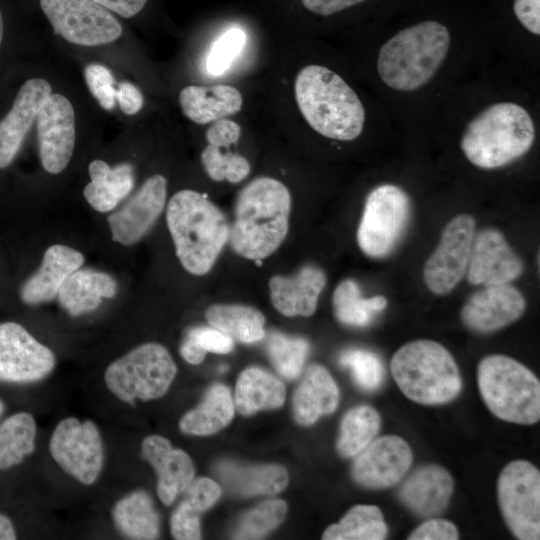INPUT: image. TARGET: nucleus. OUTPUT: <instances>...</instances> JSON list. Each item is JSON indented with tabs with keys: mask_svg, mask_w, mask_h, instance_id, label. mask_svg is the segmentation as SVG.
<instances>
[{
	"mask_svg": "<svg viewBox=\"0 0 540 540\" xmlns=\"http://www.w3.org/2000/svg\"><path fill=\"white\" fill-rule=\"evenodd\" d=\"M291 211L288 188L272 177H258L237 195L228 241L239 256L261 260L284 241Z\"/></svg>",
	"mask_w": 540,
	"mask_h": 540,
	"instance_id": "nucleus-1",
	"label": "nucleus"
},
{
	"mask_svg": "<svg viewBox=\"0 0 540 540\" xmlns=\"http://www.w3.org/2000/svg\"><path fill=\"white\" fill-rule=\"evenodd\" d=\"M294 91L300 113L320 135L351 141L361 134L365 123L363 104L334 71L321 65H307L297 73Z\"/></svg>",
	"mask_w": 540,
	"mask_h": 540,
	"instance_id": "nucleus-2",
	"label": "nucleus"
},
{
	"mask_svg": "<svg viewBox=\"0 0 540 540\" xmlns=\"http://www.w3.org/2000/svg\"><path fill=\"white\" fill-rule=\"evenodd\" d=\"M166 220L181 265L193 275L208 273L229 237L223 211L205 195L184 189L170 199Z\"/></svg>",
	"mask_w": 540,
	"mask_h": 540,
	"instance_id": "nucleus-3",
	"label": "nucleus"
},
{
	"mask_svg": "<svg viewBox=\"0 0 540 540\" xmlns=\"http://www.w3.org/2000/svg\"><path fill=\"white\" fill-rule=\"evenodd\" d=\"M534 140L535 125L525 108L499 102L486 107L467 124L460 146L474 166L496 169L527 153Z\"/></svg>",
	"mask_w": 540,
	"mask_h": 540,
	"instance_id": "nucleus-4",
	"label": "nucleus"
},
{
	"mask_svg": "<svg viewBox=\"0 0 540 540\" xmlns=\"http://www.w3.org/2000/svg\"><path fill=\"white\" fill-rule=\"evenodd\" d=\"M449 46V30L437 21L427 20L407 27L380 48L378 74L392 89L416 90L434 76Z\"/></svg>",
	"mask_w": 540,
	"mask_h": 540,
	"instance_id": "nucleus-5",
	"label": "nucleus"
},
{
	"mask_svg": "<svg viewBox=\"0 0 540 540\" xmlns=\"http://www.w3.org/2000/svg\"><path fill=\"white\" fill-rule=\"evenodd\" d=\"M390 366L397 386L414 402L444 404L462 390L455 359L436 341L419 339L404 344L392 356Z\"/></svg>",
	"mask_w": 540,
	"mask_h": 540,
	"instance_id": "nucleus-6",
	"label": "nucleus"
},
{
	"mask_svg": "<svg viewBox=\"0 0 540 540\" xmlns=\"http://www.w3.org/2000/svg\"><path fill=\"white\" fill-rule=\"evenodd\" d=\"M480 395L497 418L531 425L540 419V382L517 360L502 354L484 357L477 368Z\"/></svg>",
	"mask_w": 540,
	"mask_h": 540,
	"instance_id": "nucleus-7",
	"label": "nucleus"
},
{
	"mask_svg": "<svg viewBox=\"0 0 540 540\" xmlns=\"http://www.w3.org/2000/svg\"><path fill=\"white\" fill-rule=\"evenodd\" d=\"M177 372L168 350L158 343L142 344L117 360L105 370L107 388L121 401L134 404L162 397Z\"/></svg>",
	"mask_w": 540,
	"mask_h": 540,
	"instance_id": "nucleus-8",
	"label": "nucleus"
},
{
	"mask_svg": "<svg viewBox=\"0 0 540 540\" xmlns=\"http://www.w3.org/2000/svg\"><path fill=\"white\" fill-rule=\"evenodd\" d=\"M411 212L407 193L393 184L374 188L367 196L357 229V243L371 258L389 255L400 241Z\"/></svg>",
	"mask_w": 540,
	"mask_h": 540,
	"instance_id": "nucleus-9",
	"label": "nucleus"
},
{
	"mask_svg": "<svg viewBox=\"0 0 540 540\" xmlns=\"http://www.w3.org/2000/svg\"><path fill=\"white\" fill-rule=\"evenodd\" d=\"M497 497L504 522L521 540L540 538V473L526 460L508 463L497 481Z\"/></svg>",
	"mask_w": 540,
	"mask_h": 540,
	"instance_id": "nucleus-10",
	"label": "nucleus"
},
{
	"mask_svg": "<svg viewBox=\"0 0 540 540\" xmlns=\"http://www.w3.org/2000/svg\"><path fill=\"white\" fill-rule=\"evenodd\" d=\"M49 451L54 461L82 484L92 485L101 473L103 442L92 420L80 421L75 417L61 420L51 435Z\"/></svg>",
	"mask_w": 540,
	"mask_h": 540,
	"instance_id": "nucleus-11",
	"label": "nucleus"
},
{
	"mask_svg": "<svg viewBox=\"0 0 540 540\" xmlns=\"http://www.w3.org/2000/svg\"><path fill=\"white\" fill-rule=\"evenodd\" d=\"M40 6L54 31L73 44H108L122 34L113 14L92 0H40Z\"/></svg>",
	"mask_w": 540,
	"mask_h": 540,
	"instance_id": "nucleus-12",
	"label": "nucleus"
},
{
	"mask_svg": "<svg viewBox=\"0 0 540 540\" xmlns=\"http://www.w3.org/2000/svg\"><path fill=\"white\" fill-rule=\"evenodd\" d=\"M476 223L469 214H459L444 227L440 241L427 259L424 282L437 295L450 293L467 271Z\"/></svg>",
	"mask_w": 540,
	"mask_h": 540,
	"instance_id": "nucleus-13",
	"label": "nucleus"
},
{
	"mask_svg": "<svg viewBox=\"0 0 540 540\" xmlns=\"http://www.w3.org/2000/svg\"><path fill=\"white\" fill-rule=\"evenodd\" d=\"M55 355L16 322L0 323V382L32 383L54 369Z\"/></svg>",
	"mask_w": 540,
	"mask_h": 540,
	"instance_id": "nucleus-14",
	"label": "nucleus"
},
{
	"mask_svg": "<svg viewBox=\"0 0 540 540\" xmlns=\"http://www.w3.org/2000/svg\"><path fill=\"white\" fill-rule=\"evenodd\" d=\"M36 123L41 164L48 173L58 174L74 150V108L65 96L51 93L41 105Z\"/></svg>",
	"mask_w": 540,
	"mask_h": 540,
	"instance_id": "nucleus-15",
	"label": "nucleus"
},
{
	"mask_svg": "<svg viewBox=\"0 0 540 540\" xmlns=\"http://www.w3.org/2000/svg\"><path fill=\"white\" fill-rule=\"evenodd\" d=\"M354 457L352 478L369 489L396 485L408 472L413 461L409 445L397 435H385L372 440Z\"/></svg>",
	"mask_w": 540,
	"mask_h": 540,
	"instance_id": "nucleus-16",
	"label": "nucleus"
},
{
	"mask_svg": "<svg viewBox=\"0 0 540 540\" xmlns=\"http://www.w3.org/2000/svg\"><path fill=\"white\" fill-rule=\"evenodd\" d=\"M166 195L165 177H149L119 210L108 216L113 241L129 246L141 240L162 213Z\"/></svg>",
	"mask_w": 540,
	"mask_h": 540,
	"instance_id": "nucleus-17",
	"label": "nucleus"
},
{
	"mask_svg": "<svg viewBox=\"0 0 540 540\" xmlns=\"http://www.w3.org/2000/svg\"><path fill=\"white\" fill-rule=\"evenodd\" d=\"M466 272L473 285L510 283L522 274L523 262L498 229L484 228L474 235Z\"/></svg>",
	"mask_w": 540,
	"mask_h": 540,
	"instance_id": "nucleus-18",
	"label": "nucleus"
},
{
	"mask_svg": "<svg viewBox=\"0 0 540 540\" xmlns=\"http://www.w3.org/2000/svg\"><path fill=\"white\" fill-rule=\"evenodd\" d=\"M525 309L524 296L511 284L484 285L467 299L461 319L474 332L491 333L518 320Z\"/></svg>",
	"mask_w": 540,
	"mask_h": 540,
	"instance_id": "nucleus-19",
	"label": "nucleus"
},
{
	"mask_svg": "<svg viewBox=\"0 0 540 540\" xmlns=\"http://www.w3.org/2000/svg\"><path fill=\"white\" fill-rule=\"evenodd\" d=\"M52 93L49 82L31 78L19 89L10 111L0 120V169L18 154L45 99Z\"/></svg>",
	"mask_w": 540,
	"mask_h": 540,
	"instance_id": "nucleus-20",
	"label": "nucleus"
},
{
	"mask_svg": "<svg viewBox=\"0 0 540 540\" xmlns=\"http://www.w3.org/2000/svg\"><path fill=\"white\" fill-rule=\"evenodd\" d=\"M453 490L451 474L442 466L428 464L415 469L402 482L398 498L416 516L432 518L447 508Z\"/></svg>",
	"mask_w": 540,
	"mask_h": 540,
	"instance_id": "nucleus-21",
	"label": "nucleus"
},
{
	"mask_svg": "<svg viewBox=\"0 0 540 540\" xmlns=\"http://www.w3.org/2000/svg\"><path fill=\"white\" fill-rule=\"evenodd\" d=\"M141 454L157 473L159 499L165 505L172 504L194 478L195 469L191 458L159 435H151L143 440Z\"/></svg>",
	"mask_w": 540,
	"mask_h": 540,
	"instance_id": "nucleus-22",
	"label": "nucleus"
},
{
	"mask_svg": "<svg viewBox=\"0 0 540 540\" xmlns=\"http://www.w3.org/2000/svg\"><path fill=\"white\" fill-rule=\"evenodd\" d=\"M326 285L324 271L306 265L290 276L274 275L269 280L270 298L277 311L287 317L311 316Z\"/></svg>",
	"mask_w": 540,
	"mask_h": 540,
	"instance_id": "nucleus-23",
	"label": "nucleus"
},
{
	"mask_svg": "<svg viewBox=\"0 0 540 540\" xmlns=\"http://www.w3.org/2000/svg\"><path fill=\"white\" fill-rule=\"evenodd\" d=\"M83 263L84 256L79 251L61 244L50 246L39 269L21 285V300L28 305L52 300L66 278Z\"/></svg>",
	"mask_w": 540,
	"mask_h": 540,
	"instance_id": "nucleus-24",
	"label": "nucleus"
},
{
	"mask_svg": "<svg viewBox=\"0 0 540 540\" xmlns=\"http://www.w3.org/2000/svg\"><path fill=\"white\" fill-rule=\"evenodd\" d=\"M339 390L330 373L319 364L309 366L293 397V413L302 425H311L321 416L333 413Z\"/></svg>",
	"mask_w": 540,
	"mask_h": 540,
	"instance_id": "nucleus-25",
	"label": "nucleus"
},
{
	"mask_svg": "<svg viewBox=\"0 0 540 540\" xmlns=\"http://www.w3.org/2000/svg\"><path fill=\"white\" fill-rule=\"evenodd\" d=\"M242 102L240 91L227 84L211 87L189 85L179 94V103L184 115L200 125L240 111Z\"/></svg>",
	"mask_w": 540,
	"mask_h": 540,
	"instance_id": "nucleus-26",
	"label": "nucleus"
},
{
	"mask_svg": "<svg viewBox=\"0 0 540 540\" xmlns=\"http://www.w3.org/2000/svg\"><path fill=\"white\" fill-rule=\"evenodd\" d=\"M215 474L231 492L241 496L273 495L288 484V474L280 465L251 466L234 461H222Z\"/></svg>",
	"mask_w": 540,
	"mask_h": 540,
	"instance_id": "nucleus-27",
	"label": "nucleus"
},
{
	"mask_svg": "<svg viewBox=\"0 0 540 540\" xmlns=\"http://www.w3.org/2000/svg\"><path fill=\"white\" fill-rule=\"evenodd\" d=\"M116 292L117 283L109 274L79 268L66 278L57 296L70 315L78 316L97 309L103 298H113Z\"/></svg>",
	"mask_w": 540,
	"mask_h": 540,
	"instance_id": "nucleus-28",
	"label": "nucleus"
},
{
	"mask_svg": "<svg viewBox=\"0 0 540 540\" xmlns=\"http://www.w3.org/2000/svg\"><path fill=\"white\" fill-rule=\"evenodd\" d=\"M89 175L91 181L83 190L84 197L94 210L102 213L113 210L134 186L133 167L128 163L110 167L96 159L89 164Z\"/></svg>",
	"mask_w": 540,
	"mask_h": 540,
	"instance_id": "nucleus-29",
	"label": "nucleus"
},
{
	"mask_svg": "<svg viewBox=\"0 0 540 540\" xmlns=\"http://www.w3.org/2000/svg\"><path fill=\"white\" fill-rule=\"evenodd\" d=\"M285 387L283 383L259 367H249L239 376L235 391V404L243 415L259 410L275 409L283 405Z\"/></svg>",
	"mask_w": 540,
	"mask_h": 540,
	"instance_id": "nucleus-30",
	"label": "nucleus"
},
{
	"mask_svg": "<svg viewBox=\"0 0 540 540\" xmlns=\"http://www.w3.org/2000/svg\"><path fill=\"white\" fill-rule=\"evenodd\" d=\"M116 528L131 539H156L160 534V519L152 498L136 490L121 498L113 507Z\"/></svg>",
	"mask_w": 540,
	"mask_h": 540,
	"instance_id": "nucleus-31",
	"label": "nucleus"
},
{
	"mask_svg": "<svg viewBox=\"0 0 540 540\" xmlns=\"http://www.w3.org/2000/svg\"><path fill=\"white\" fill-rule=\"evenodd\" d=\"M234 416V404L228 387L215 384L202 403L180 420V429L188 434L209 435L227 426Z\"/></svg>",
	"mask_w": 540,
	"mask_h": 540,
	"instance_id": "nucleus-32",
	"label": "nucleus"
},
{
	"mask_svg": "<svg viewBox=\"0 0 540 540\" xmlns=\"http://www.w3.org/2000/svg\"><path fill=\"white\" fill-rule=\"evenodd\" d=\"M208 323L246 344L265 337L264 315L256 308L240 304H214L205 312Z\"/></svg>",
	"mask_w": 540,
	"mask_h": 540,
	"instance_id": "nucleus-33",
	"label": "nucleus"
},
{
	"mask_svg": "<svg viewBox=\"0 0 540 540\" xmlns=\"http://www.w3.org/2000/svg\"><path fill=\"white\" fill-rule=\"evenodd\" d=\"M332 306L339 322L364 327L371 323L377 313L386 308L387 299L382 295L364 298L356 281L344 279L333 292Z\"/></svg>",
	"mask_w": 540,
	"mask_h": 540,
	"instance_id": "nucleus-34",
	"label": "nucleus"
},
{
	"mask_svg": "<svg viewBox=\"0 0 540 540\" xmlns=\"http://www.w3.org/2000/svg\"><path fill=\"white\" fill-rule=\"evenodd\" d=\"M37 425L32 414L18 412L0 424V470L20 464L35 450Z\"/></svg>",
	"mask_w": 540,
	"mask_h": 540,
	"instance_id": "nucleus-35",
	"label": "nucleus"
},
{
	"mask_svg": "<svg viewBox=\"0 0 540 540\" xmlns=\"http://www.w3.org/2000/svg\"><path fill=\"white\" fill-rule=\"evenodd\" d=\"M387 525L381 510L375 505H356L336 524L323 533L324 540H382Z\"/></svg>",
	"mask_w": 540,
	"mask_h": 540,
	"instance_id": "nucleus-36",
	"label": "nucleus"
},
{
	"mask_svg": "<svg viewBox=\"0 0 540 540\" xmlns=\"http://www.w3.org/2000/svg\"><path fill=\"white\" fill-rule=\"evenodd\" d=\"M381 418L372 407L361 405L348 410L340 424L337 450L343 457L356 456L376 436Z\"/></svg>",
	"mask_w": 540,
	"mask_h": 540,
	"instance_id": "nucleus-37",
	"label": "nucleus"
},
{
	"mask_svg": "<svg viewBox=\"0 0 540 540\" xmlns=\"http://www.w3.org/2000/svg\"><path fill=\"white\" fill-rule=\"evenodd\" d=\"M266 349L271 363L284 377L299 376L309 352V343L299 337H290L272 331L266 337Z\"/></svg>",
	"mask_w": 540,
	"mask_h": 540,
	"instance_id": "nucleus-38",
	"label": "nucleus"
},
{
	"mask_svg": "<svg viewBox=\"0 0 540 540\" xmlns=\"http://www.w3.org/2000/svg\"><path fill=\"white\" fill-rule=\"evenodd\" d=\"M287 505L283 500H267L246 512L233 532L236 539H259L276 528L285 518Z\"/></svg>",
	"mask_w": 540,
	"mask_h": 540,
	"instance_id": "nucleus-39",
	"label": "nucleus"
},
{
	"mask_svg": "<svg viewBox=\"0 0 540 540\" xmlns=\"http://www.w3.org/2000/svg\"><path fill=\"white\" fill-rule=\"evenodd\" d=\"M201 162L207 175L217 182L238 183L250 173V164L245 157L210 144L203 149Z\"/></svg>",
	"mask_w": 540,
	"mask_h": 540,
	"instance_id": "nucleus-40",
	"label": "nucleus"
},
{
	"mask_svg": "<svg viewBox=\"0 0 540 540\" xmlns=\"http://www.w3.org/2000/svg\"><path fill=\"white\" fill-rule=\"evenodd\" d=\"M339 363L350 370L361 389L375 391L382 385L385 370L376 353L362 348H350L340 354Z\"/></svg>",
	"mask_w": 540,
	"mask_h": 540,
	"instance_id": "nucleus-41",
	"label": "nucleus"
},
{
	"mask_svg": "<svg viewBox=\"0 0 540 540\" xmlns=\"http://www.w3.org/2000/svg\"><path fill=\"white\" fill-rule=\"evenodd\" d=\"M246 33L239 27L225 31L212 45L206 59L210 75L219 76L226 72L241 53L246 43Z\"/></svg>",
	"mask_w": 540,
	"mask_h": 540,
	"instance_id": "nucleus-42",
	"label": "nucleus"
},
{
	"mask_svg": "<svg viewBox=\"0 0 540 540\" xmlns=\"http://www.w3.org/2000/svg\"><path fill=\"white\" fill-rule=\"evenodd\" d=\"M87 86L105 110H112L116 103V88L110 70L100 64H90L85 68Z\"/></svg>",
	"mask_w": 540,
	"mask_h": 540,
	"instance_id": "nucleus-43",
	"label": "nucleus"
},
{
	"mask_svg": "<svg viewBox=\"0 0 540 540\" xmlns=\"http://www.w3.org/2000/svg\"><path fill=\"white\" fill-rule=\"evenodd\" d=\"M182 501L201 513L210 508L220 497V486L210 478L193 479L186 487Z\"/></svg>",
	"mask_w": 540,
	"mask_h": 540,
	"instance_id": "nucleus-44",
	"label": "nucleus"
},
{
	"mask_svg": "<svg viewBox=\"0 0 540 540\" xmlns=\"http://www.w3.org/2000/svg\"><path fill=\"white\" fill-rule=\"evenodd\" d=\"M199 514V512L182 501L176 507L170 519L172 536L178 540L200 539Z\"/></svg>",
	"mask_w": 540,
	"mask_h": 540,
	"instance_id": "nucleus-45",
	"label": "nucleus"
},
{
	"mask_svg": "<svg viewBox=\"0 0 540 540\" xmlns=\"http://www.w3.org/2000/svg\"><path fill=\"white\" fill-rule=\"evenodd\" d=\"M186 336L193 339L205 352L226 354L234 347L233 338L215 327H195L190 329Z\"/></svg>",
	"mask_w": 540,
	"mask_h": 540,
	"instance_id": "nucleus-46",
	"label": "nucleus"
},
{
	"mask_svg": "<svg viewBox=\"0 0 540 540\" xmlns=\"http://www.w3.org/2000/svg\"><path fill=\"white\" fill-rule=\"evenodd\" d=\"M458 538V530L451 521L433 517L416 527L408 536L409 540H456Z\"/></svg>",
	"mask_w": 540,
	"mask_h": 540,
	"instance_id": "nucleus-47",
	"label": "nucleus"
},
{
	"mask_svg": "<svg viewBox=\"0 0 540 540\" xmlns=\"http://www.w3.org/2000/svg\"><path fill=\"white\" fill-rule=\"evenodd\" d=\"M240 134L241 128L237 122L221 118L212 122L205 136L208 144L219 148H229L238 142Z\"/></svg>",
	"mask_w": 540,
	"mask_h": 540,
	"instance_id": "nucleus-48",
	"label": "nucleus"
},
{
	"mask_svg": "<svg viewBox=\"0 0 540 540\" xmlns=\"http://www.w3.org/2000/svg\"><path fill=\"white\" fill-rule=\"evenodd\" d=\"M513 10L529 32L540 35V0H514Z\"/></svg>",
	"mask_w": 540,
	"mask_h": 540,
	"instance_id": "nucleus-49",
	"label": "nucleus"
},
{
	"mask_svg": "<svg viewBox=\"0 0 540 540\" xmlns=\"http://www.w3.org/2000/svg\"><path fill=\"white\" fill-rule=\"evenodd\" d=\"M116 101L122 112L127 115L136 114L143 106V96L140 90L128 82L119 84L116 89Z\"/></svg>",
	"mask_w": 540,
	"mask_h": 540,
	"instance_id": "nucleus-50",
	"label": "nucleus"
},
{
	"mask_svg": "<svg viewBox=\"0 0 540 540\" xmlns=\"http://www.w3.org/2000/svg\"><path fill=\"white\" fill-rule=\"evenodd\" d=\"M362 1L364 0H301V3L307 10L315 14L329 16Z\"/></svg>",
	"mask_w": 540,
	"mask_h": 540,
	"instance_id": "nucleus-51",
	"label": "nucleus"
},
{
	"mask_svg": "<svg viewBox=\"0 0 540 540\" xmlns=\"http://www.w3.org/2000/svg\"><path fill=\"white\" fill-rule=\"evenodd\" d=\"M105 9L124 18L138 14L145 6L147 0H92Z\"/></svg>",
	"mask_w": 540,
	"mask_h": 540,
	"instance_id": "nucleus-52",
	"label": "nucleus"
},
{
	"mask_svg": "<svg viewBox=\"0 0 540 540\" xmlns=\"http://www.w3.org/2000/svg\"><path fill=\"white\" fill-rule=\"evenodd\" d=\"M180 354L188 363L197 365L204 360L206 352L193 339L186 336L181 344Z\"/></svg>",
	"mask_w": 540,
	"mask_h": 540,
	"instance_id": "nucleus-53",
	"label": "nucleus"
},
{
	"mask_svg": "<svg viewBox=\"0 0 540 540\" xmlns=\"http://www.w3.org/2000/svg\"><path fill=\"white\" fill-rule=\"evenodd\" d=\"M17 538L12 520L0 512V540H14Z\"/></svg>",
	"mask_w": 540,
	"mask_h": 540,
	"instance_id": "nucleus-54",
	"label": "nucleus"
},
{
	"mask_svg": "<svg viewBox=\"0 0 540 540\" xmlns=\"http://www.w3.org/2000/svg\"><path fill=\"white\" fill-rule=\"evenodd\" d=\"M2 38H3V18L0 11V44L2 42Z\"/></svg>",
	"mask_w": 540,
	"mask_h": 540,
	"instance_id": "nucleus-55",
	"label": "nucleus"
},
{
	"mask_svg": "<svg viewBox=\"0 0 540 540\" xmlns=\"http://www.w3.org/2000/svg\"><path fill=\"white\" fill-rule=\"evenodd\" d=\"M4 409H5V405H4L3 401L0 399V416L4 412Z\"/></svg>",
	"mask_w": 540,
	"mask_h": 540,
	"instance_id": "nucleus-56",
	"label": "nucleus"
}]
</instances>
